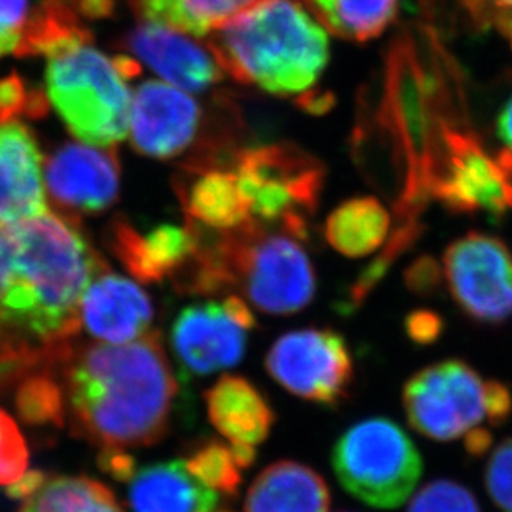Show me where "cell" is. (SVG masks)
Wrapping results in <instances>:
<instances>
[{
  "label": "cell",
  "instance_id": "4fadbf2b",
  "mask_svg": "<svg viewBox=\"0 0 512 512\" xmlns=\"http://www.w3.org/2000/svg\"><path fill=\"white\" fill-rule=\"evenodd\" d=\"M202 122V107L188 92L148 80L133 95L128 133L138 153L173 160L192 147Z\"/></svg>",
  "mask_w": 512,
  "mask_h": 512
},
{
  "label": "cell",
  "instance_id": "cb8c5ba5",
  "mask_svg": "<svg viewBox=\"0 0 512 512\" xmlns=\"http://www.w3.org/2000/svg\"><path fill=\"white\" fill-rule=\"evenodd\" d=\"M391 215L375 197H355L340 203L328 215L325 238L346 258H365L380 250L388 238Z\"/></svg>",
  "mask_w": 512,
  "mask_h": 512
},
{
  "label": "cell",
  "instance_id": "ffe728a7",
  "mask_svg": "<svg viewBox=\"0 0 512 512\" xmlns=\"http://www.w3.org/2000/svg\"><path fill=\"white\" fill-rule=\"evenodd\" d=\"M208 418L232 446H260L270 436L275 411L252 381L225 375L205 393Z\"/></svg>",
  "mask_w": 512,
  "mask_h": 512
},
{
  "label": "cell",
  "instance_id": "e575fe53",
  "mask_svg": "<svg viewBox=\"0 0 512 512\" xmlns=\"http://www.w3.org/2000/svg\"><path fill=\"white\" fill-rule=\"evenodd\" d=\"M409 273H411L408 278L409 286H413L416 291L429 290L436 283L431 261H419L414 268H411Z\"/></svg>",
  "mask_w": 512,
  "mask_h": 512
},
{
  "label": "cell",
  "instance_id": "7a4b0ae2",
  "mask_svg": "<svg viewBox=\"0 0 512 512\" xmlns=\"http://www.w3.org/2000/svg\"><path fill=\"white\" fill-rule=\"evenodd\" d=\"M64 358V418L100 453L147 448L167 436L178 383L158 331L125 345L65 350Z\"/></svg>",
  "mask_w": 512,
  "mask_h": 512
},
{
  "label": "cell",
  "instance_id": "5bb4252c",
  "mask_svg": "<svg viewBox=\"0 0 512 512\" xmlns=\"http://www.w3.org/2000/svg\"><path fill=\"white\" fill-rule=\"evenodd\" d=\"M45 187L50 198L67 212H105L119 198V157L110 148L65 143L47 162Z\"/></svg>",
  "mask_w": 512,
  "mask_h": 512
},
{
  "label": "cell",
  "instance_id": "277c9868",
  "mask_svg": "<svg viewBox=\"0 0 512 512\" xmlns=\"http://www.w3.org/2000/svg\"><path fill=\"white\" fill-rule=\"evenodd\" d=\"M303 238L261 223L223 233L205 245L212 293L237 288L243 300L268 315H295L316 295V271Z\"/></svg>",
  "mask_w": 512,
  "mask_h": 512
},
{
  "label": "cell",
  "instance_id": "d6a6232c",
  "mask_svg": "<svg viewBox=\"0 0 512 512\" xmlns=\"http://www.w3.org/2000/svg\"><path fill=\"white\" fill-rule=\"evenodd\" d=\"M406 331L411 340L428 345L441 333V320L429 311H414L406 320Z\"/></svg>",
  "mask_w": 512,
  "mask_h": 512
},
{
  "label": "cell",
  "instance_id": "6da1fadb",
  "mask_svg": "<svg viewBox=\"0 0 512 512\" xmlns=\"http://www.w3.org/2000/svg\"><path fill=\"white\" fill-rule=\"evenodd\" d=\"M79 228L59 215L0 227V355L59 358L80 328V303L105 268Z\"/></svg>",
  "mask_w": 512,
  "mask_h": 512
},
{
  "label": "cell",
  "instance_id": "7402d4cb",
  "mask_svg": "<svg viewBox=\"0 0 512 512\" xmlns=\"http://www.w3.org/2000/svg\"><path fill=\"white\" fill-rule=\"evenodd\" d=\"M330 489L315 469L278 461L263 469L248 489L245 512H328Z\"/></svg>",
  "mask_w": 512,
  "mask_h": 512
},
{
  "label": "cell",
  "instance_id": "ba28073f",
  "mask_svg": "<svg viewBox=\"0 0 512 512\" xmlns=\"http://www.w3.org/2000/svg\"><path fill=\"white\" fill-rule=\"evenodd\" d=\"M331 464L351 496L378 509L403 506L423 474L413 439L386 418L365 419L346 429L336 441Z\"/></svg>",
  "mask_w": 512,
  "mask_h": 512
},
{
  "label": "cell",
  "instance_id": "f1b7e54d",
  "mask_svg": "<svg viewBox=\"0 0 512 512\" xmlns=\"http://www.w3.org/2000/svg\"><path fill=\"white\" fill-rule=\"evenodd\" d=\"M406 512H481V508L476 496L463 484L438 479L414 494Z\"/></svg>",
  "mask_w": 512,
  "mask_h": 512
},
{
  "label": "cell",
  "instance_id": "d4e9b609",
  "mask_svg": "<svg viewBox=\"0 0 512 512\" xmlns=\"http://www.w3.org/2000/svg\"><path fill=\"white\" fill-rule=\"evenodd\" d=\"M268 0H135L145 22H155L192 37H207Z\"/></svg>",
  "mask_w": 512,
  "mask_h": 512
},
{
  "label": "cell",
  "instance_id": "74e56055",
  "mask_svg": "<svg viewBox=\"0 0 512 512\" xmlns=\"http://www.w3.org/2000/svg\"><path fill=\"white\" fill-rule=\"evenodd\" d=\"M218 512H230V511H218Z\"/></svg>",
  "mask_w": 512,
  "mask_h": 512
},
{
  "label": "cell",
  "instance_id": "9c48e42d",
  "mask_svg": "<svg viewBox=\"0 0 512 512\" xmlns=\"http://www.w3.org/2000/svg\"><path fill=\"white\" fill-rule=\"evenodd\" d=\"M265 366L286 391L323 406L341 403L355 378L348 343L330 328H303L281 335L266 353Z\"/></svg>",
  "mask_w": 512,
  "mask_h": 512
},
{
  "label": "cell",
  "instance_id": "7c38bea8",
  "mask_svg": "<svg viewBox=\"0 0 512 512\" xmlns=\"http://www.w3.org/2000/svg\"><path fill=\"white\" fill-rule=\"evenodd\" d=\"M446 140V163L433 192L453 212L503 217L512 208V153L493 157L478 140L459 133Z\"/></svg>",
  "mask_w": 512,
  "mask_h": 512
},
{
  "label": "cell",
  "instance_id": "1f68e13d",
  "mask_svg": "<svg viewBox=\"0 0 512 512\" xmlns=\"http://www.w3.org/2000/svg\"><path fill=\"white\" fill-rule=\"evenodd\" d=\"M479 27H496L512 34V0H463Z\"/></svg>",
  "mask_w": 512,
  "mask_h": 512
},
{
  "label": "cell",
  "instance_id": "2e32d148",
  "mask_svg": "<svg viewBox=\"0 0 512 512\" xmlns=\"http://www.w3.org/2000/svg\"><path fill=\"white\" fill-rule=\"evenodd\" d=\"M152 300L135 281L105 266L90 281L80 303V323L107 345H125L150 333Z\"/></svg>",
  "mask_w": 512,
  "mask_h": 512
},
{
  "label": "cell",
  "instance_id": "3957f363",
  "mask_svg": "<svg viewBox=\"0 0 512 512\" xmlns=\"http://www.w3.org/2000/svg\"><path fill=\"white\" fill-rule=\"evenodd\" d=\"M222 70L278 97L305 94L330 57L326 30L295 0H268L207 35Z\"/></svg>",
  "mask_w": 512,
  "mask_h": 512
},
{
  "label": "cell",
  "instance_id": "603a6c76",
  "mask_svg": "<svg viewBox=\"0 0 512 512\" xmlns=\"http://www.w3.org/2000/svg\"><path fill=\"white\" fill-rule=\"evenodd\" d=\"M19 512H125L105 484L89 476H44L30 473L14 489Z\"/></svg>",
  "mask_w": 512,
  "mask_h": 512
},
{
  "label": "cell",
  "instance_id": "8d00e7d4",
  "mask_svg": "<svg viewBox=\"0 0 512 512\" xmlns=\"http://www.w3.org/2000/svg\"><path fill=\"white\" fill-rule=\"evenodd\" d=\"M19 99V85L9 84V82L0 85V110L9 112V109H15L17 104H19V102H17Z\"/></svg>",
  "mask_w": 512,
  "mask_h": 512
},
{
  "label": "cell",
  "instance_id": "44dd1931",
  "mask_svg": "<svg viewBox=\"0 0 512 512\" xmlns=\"http://www.w3.org/2000/svg\"><path fill=\"white\" fill-rule=\"evenodd\" d=\"M128 483L132 512H213L220 501L188 473L183 459L145 466Z\"/></svg>",
  "mask_w": 512,
  "mask_h": 512
},
{
  "label": "cell",
  "instance_id": "8992f818",
  "mask_svg": "<svg viewBox=\"0 0 512 512\" xmlns=\"http://www.w3.org/2000/svg\"><path fill=\"white\" fill-rule=\"evenodd\" d=\"M408 423L424 438L449 443L466 438L484 421L499 426L511 416V389L484 380L468 363L439 361L411 376L403 389Z\"/></svg>",
  "mask_w": 512,
  "mask_h": 512
},
{
  "label": "cell",
  "instance_id": "d6986e66",
  "mask_svg": "<svg viewBox=\"0 0 512 512\" xmlns=\"http://www.w3.org/2000/svg\"><path fill=\"white\" fill-rule=\"evenodd\" d=\"M188 222L200 230L232 232L252 222L237 175L228 163H198L177 182Z\"/></svg>",
  "mask_w": 512,
  "mask_h": 512
},
{
  "label": "cell",
  "instance_id": "4316f807",
  "mask_svg": "<svg viewBox=\"0 0 512 512\" xmlns=\"http://www.w3.org/2000/svg\"><path fill=\"white\" fill-rule=\"evenodd\" d=\"M183 463L198 483L225 498L238 496L242 469L238 468L233 458L230 444L220 441L198 444L197 448L188 453L187 459H183Z\"/></svg>",
  "mask_w": 512,
  "mask_h": 512
},
{
  "label": "cell",
  "instance_id": "ac0fdd59",
  "mask_svg": "<svg viewBox=\"0 0 512 512\" xmlns=\"http://www.w3.org/2000/svg\"><path fill=\"white\" fill-rule=\"evenodd\" d=\"M49 212L42 157L29 128L0 124V227Z\"/></svg>",
  "mask_w": 512,
  "mask_h": 512
},
{
  "label": "cell",
  "instance_id": "f546056e",
  "mask_svg": "<svg viewBox=\"0 0 512 512\" xmlns=\"http://www.w3.org/2000/svg\"><path fill=\"white\" fill-rule=\"evenodd\" d=\"M489 496L504 512H512V438L494 449L484 473Z\"/></svg>",
  "mask_w": 512,
  "mask_h": 512
},
{
  "label": "cell",
  "instance_id": "30bf717a",
  "mask_svg": "<svg viewBox=\"0 0 512 512\" xmlns=\"http://www.w3.org/2000/svg\"><path fill=\"white\" fill-rule=\"evenodd\" d=\"M256 326L252 308L242 296L205 301L178 313L170 345L182 370L208 376L237 366L245 356L248 335Z\"/></svg>",
  "mask_w": 512,
  "mask_h": 512
},
{
  "label": "cell",
  "instance_id": "4dcf8cb0",
  "mask_svg": "<svg viewBox=\"0 0 512 512\" xmlns=\"http://www.w3.org/2000/svg\"><path fill=\"white\" fill-rule=\"evenodd\" d=\"M29 0H0V57L14 54L22 42Z\"/></svg>",
  "mask_w": 512,
  "mask_h": 512
},
{
  "label": "cell",
  "instance_id": "8fae6325",
  "mask_svg": "<svg viewBox=\"0 0 512 512\" xmlns=\"http://www.w3.org/2000/svg\"><path fill=\"white\" fill-rule=\"evenodd\" d=\"M453 300L471 320L499 325L512 318V252L493 235L471 232L443 256Z\"/></svg>",
  "mask_w": 512,
  "mask_h": 512
},
{
  "label": "cell",
  "instance_id": "52a82bcc",
  "mask_svg": "<svg viewBox=\"0 0 512 512\" xmlns=\"http://www.w3.org/2000/svg\"><path fill=\"white\" fill-rule=\"evenodd\" d=\"M232 168L252 222L283 228L306 240L308 218L325 187V167L291 143L243 148Z\"/></svg>",
  "mask_w": 512,
  "mask_h": 512
},
{
  "label": "cell",
  "instance_id": "5b68a950",
  "mask_svg": "<svg viewBox=\"0 0 512 512\" xmlns=\"http://www.w3.org/2000/svg\"><path fill=\"white\" fill-rule=\"evenodd\" d=\"M47 55V94L74 137L95 147L122 142L132 95L119 59H109L79 30L57 29L40 40Z\"/></svg>",
  "mask_w": 512,
  "mask_h": 512
},
{
  "label": "cell",
  "instance_id": "e0dca14e",
  "mask_svg": "<svg viewBox=\"0 0 512 512\" xmlns=\"http://www.w3.org/2000/svg\"><path fill=\"white\" fill-rule=\"evenodd\" d=\"M127 47L167 84L188 94H200L222 82V67L210 49L197 44L192 35L165 25L143 20L128 35Z\"/></svg>",
  "mask_w": 512,
  "mask_h": 512
},
{
  "label": "cell",
  "instance_id": "d590c367",
  "mask_svg": "<svg viewBox=\"0 0 512 512\" xmlns=\"http://www.w3.org/2000/svg\"><path fill=\"white\" fill-rule=\"evenodd\" d=\"M498 135L503 140L508 152L512 153V97L504 105L498 117Z\"/></svg>",
  "mask_w": 512,
  "mask_h": 512
},
{
  "label": "cell",
  "instance_id": "836d02e7",
  "mask_svg": "<svg viewBox=\"0 0 512 512\" xmlns=\"http://www.w3.org/2000/svg\"><path fill=\"white\" fill-rule=\"evenodd\" d=\"M99 464L105 473L124 483H128L137 473V461L125 451H102Z\"/></svg>",
  "mask_w": 512,
  "mask_h": 512
},
{
  "label": "cell",
  "instance_id": "83f0119b",
  "mask_svg": "<svg viewBox=\"0 0 512 512\" xmlns=\"http://www.w3.org/2000/svg\"><path fill=\"white\" fill-rule=\"evenodd\" d=\"M29 449L17 423L0 408V486L10 493L29 478Z\"/></svg>",
  "mask_w": 512,
  "mask_h": 512
},
{
  "label": "cell",
  "instance_id": "9a60e30c",
  "mask_svg": "<svg viewBox=\"0 0 512 512\" xmlns=\"http://www.w3.org/2000/svg\"><path fill=\"white\" fill-rule=\"evenodd\" d=\"M109 243L133 278L153 285L182 276L202 250L203 235L190 222L187 225L160 223L138 230L120 218L110 227Z\"/></svg>",
  "mask_w": 512,
  "mask_h": 512
},
{
  "label": "cell",
  "instance_id": "484cf974",
  "mask_svg": "<svg viewBox=\"0 0 512 512\" xmlns=\"http://www.w3.org/2000/svg\"><path fill=\"white\" fill-rule=\"evenodd\" d=\"M399 0H305L323 29L341 39L366 42L393 22Z\"/></svg>",
  "mask_w": 512,
  "mask_h": 512
}]
</instances>
